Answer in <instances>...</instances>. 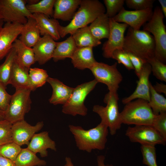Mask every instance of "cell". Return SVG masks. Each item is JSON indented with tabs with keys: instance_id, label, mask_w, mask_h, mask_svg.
<instances>
[{
	"instance_id": "cell-1",
	"label": "cell",
	"mask_w": 166,
	"mask_h": 166,
	"mask_svg": "<svg viewBox=\"0 0 166 166\" xmlns=\"http://www.w3.org/2000/svg\"><path fill=\"white\" fill-rule=\"evenodd\" d=\"M69 128L79 150L90 153L93 150H102L105 148L109 129L102 122L96 127L88 130L73 125H69Z\"/></svg>"
},
{
	"instance_id": "cell-2",
	"label": "cell",
	"mask_w": 166,
	"mask_h": 166,
	"mask_svg": "<svg viewBox=\"0 0 166 166\" xmlns=\"http://www.w3.org/2000/svg\"><path fill=\"white\" fill-rule=\"evenodd\" d=\"M70 22L65 26H58L60 38L72 35L77 30L88 26L98 16L105 13L103 4L98 0H81V4Z\"/></svg>"
},
{
	"instance_id": "cell-3",
	"label": "cell",
	"mask_w": 166,
	"mask_h": 166,
	"mask_svg": "<svg viewBox=\"0 0 166 166\" xmlns=\"http://www.w3.org/2000/svg\"><path fill=\"white\" fill-rule=\"evenodd\" d=\"M155 45L152 35L144 30L129 27L124 36L123 50L147 61L155 57Z\"/></svg>"
},
{
	"instance_id": "cell-4",
	"label": "cell",
	"mask_w": 166,
	"mask_h": 166,
	"mask_svg": "<svg viewBox=\"0 0 166 166\" xmlns=\"http://www.w3.org/2000/svg\"><path fill=\"white\" fill-rule=\"evenodd\" d=\"M120 115L122 124L151 126L156 116L148 101L140 99L125 104Z\"/></svg>"
},
{
	"instance_id": "cell-5",
	"label": "cell",
	"mask_w": 166,
	"mask_h": 166,
	"mask_svg": "<svg viewBox=\"0 0 166 166\" xmlns=\"http://www.w3.org/2000/svg\"><path fill=\"white\" fill-rule=\"evenodd\" d=\"M160 7L154 9L151 19L143 26V30L152 34L155 45V57L165 64L166 62V29L164 18Z\"/></svg>"
},
{
	"instance_id": "cell-6",
	"label": "cell",
	"mask_w": 166,
	"mask_h": 166,
	"mask_svg": "<svg viewBox=\"0 0 166 166\" xmlns=\"http://www.w3.org/2000/svg\"><path fill=\"white\" fill-rule=\"evenodd\" d=\"M119 97L117 92H109L105 96L104 102L106 104L104 107L94 105L93 111L97 113L101 118V121L108 127L111 135L116 134L121 127L120 113L118 105Z\"/></svg>"
},
{
	"instance_id": "cell-7",
	"label": "cell",
	"mask_w": 166,
	"mask_h": 166,
	"mask_svg": "<svg viewBox=\"0 0 166 166\" xmlns=\"http://www.w3.org/2000/svg\"><path fill=\"white\" fill-rule=\"evenodd\" d=\"M14 93L4 112V119L12 124L24 120L26 113L31 109L32 101L30 94L32 91L29 88L15 89Z\"/></svg>"
},
{
	"instance_id": "cell-8",
	"label": "cell",
	"mask_w": 166,
	"mask_h": 166,
	"mask_svg": "<svg viewBox=\"0 0 166 166\" xmlns=\"http://www.w3.org/2000/svg\"><path fill=\"white\" fill-rule=\"evenodd\" d=\"M97 83L94 79L74 88L70 98L62 107L63 113L73 116L77 115L85 116L87 114L88 109L84 104L85 100Z\"/></svg>"
},
{
	"instance_id": "cell-9",
	"label": "cell",
	"mask_w": 166,
	"mask_h": 166,
	"mask_svg": "<svg viewBox=\"0 0 166 166\" xmlns=\"http://www.w3.org/2000/svg\"><path fill=\"white\" fill-rule=\"evenodd\" d=\"M26 4L25 0H0V18L6 23L25 24L28 18H34Z\"/></svg>"
},
{
	"instance_id": "cell-10",
	"label": "cell",
	"mask_w": 166,
	"mask_h": 166,
	"mask_svg": "<svg viewBox=\"0 0 166 166\" xmlns=\"http://www.w3.org/2000/svg\"><path fill=\"white\" fill-rule=\"evenodd\" d=\"M117 63L109 65L101 62H95L89 69L98 82L106 85L111 92H117L122 76L117 68Z\"/></svg>"
},
{
	"instance_id": "cell-11",
	"label": "cell",
	"mask_w": 166,
	"mask_h": 166,
	"mask_svg": "<svg viewBox=\"0 0 166 166\" xmlns=\"http://www.w3.org/2000/svg\"><path fill=\"white\" fill-rule=\"evenodd\" d=\"M126 136L132 142L138 143L141 145H165L166 140L152 126L135 125L128 127Z\"/></svg>"
},
{
	"instance_id": "cell-12",
	"label": "cell",
	"mask_w": 166,
	"mask_h": 166,
	"mask_svg": "<svg viewBox=\"0 0 166 166\" xmlns=\"http://www.w3.org/2000/svg\"><path fill=\"white\" fill-rule=\"evenodd\" d=\"M110 30L107 41L102 47L103 56L107 58H111L113 52L116 49L123 50L125 32L128 26L124 23L115 21L110 18Z\"/></svg>"
},
{
	"instance_id": "cell-13",
	"label": "cell",
	"mask_w": 166,
	"mask_h": 166,
	"mask_svg": "<svg viewBox=\"0 0 166 166\" xmlns=\"http://www.w3.org/2000/svg\"><path fill=\"white\" fill-rule=\"evenodd\" d=\"M153 12L152 8L128 10L124 7L113 18L115 21L125 23L135 30H140L141 27L151 19Z\"/></svg>"
},
{
	"instance_id": "cell-14",
	"label": "cell",
	"mask_w": 166,
	"mask_h": 166,
	"mask_svg": "<svg viewBox=\"0 0 166 166\" xmlns=\"http://www.w3.org/2000/svg\"><path fill=\"white\" fill-rule=\"evenodd\" d=\"M44 125L43 121H39L32 125L24 120L12 124L13 141L20 146L28 145L34 135L41 130Z\"/></svg>"
},
{
	"instance_id": "cell-15",
	"label": "cell",
	"mask_w": 166,
	"mask_h": 166,
	"mask_svg": "<svg viewBox=\"0 0 166 166\" xmlns=\"http://www.w3.org/2000/svg\"><path fill=\"white\" fill-rule=\"evenodd\" d=\"M23 26L18 23H6L0 30V60L8 54Z\"/></svg>"
},
{
	"instance_id": "cell-16",
	"label": "cell",
	"mask_w": 166,
	"mask_h": 166,
	"mask_svg": "<svg viewBox=\"0 0 166 166\" xmlns=\"http://www.w3.org/2000/svg\"><path fill=\"white\" fill-rule=\"evenodd\" d=\"M152 72L151 66L147 62L142 69L134 92L129 96L123 98V104H125L136 99H142L148 101L150 97L149 76Z\"/></svg>"
},
{
	"instance_id": "cell-17",
	"label": "cell",
	"mask_w": 166,
	"mask_h": 166,
	"mask_svg": "<svg viewBox=\"0 0 166 166\" xmlns=\"http://www.w3.org/2000/svg\"><path fill=\"white\" fill-rule=\"evenodd\" d=\"M56 42L50 36L45 35L41 37L32 47L35 60L42 65L53 58Z\"/></svg>"
},
{
	"instance_id": "cell-18",
	"label": "cell",
	"mask_w": 166,
	"mask_h": 166,
	"mask_svg": "<svg viewBox=\"0 0 166 166\" xmlns=\"http://www.w3.org/2000/svg\"><path fill=\"white\" fill-rule=\"evenodd\" d=\"M27 146V148L35 154L39 153L42 157L47 156L48 149L57 150L56 143L47 131L35 134Z\"/></svg>"
},
{
	"instance_id": "cell-19",
	"label": "cell",
	"mask_w": 166,
	"mask_h": 166,
	"mask_svg": "<svg viewBox=\"0 0 166 166\" xmlns=\"http://www.w3.org/2000/svg\"><path fill=\"white\" fill-rule=\"evenodd\" d=\"M81 0H55L53 18L64 21H71L78 8Z\"/></svg>"
},
{
	"instance_id": "cell-20",
	"label": "cell",
	"mask_w": 166,
	"mask_h": 166,
	"mask_svg": "<svg viewBox=\"0 0 166 166\" xmlns=\"http://www.w3.org/2000/svg\"><path fill=\"white\" fill-rule=\"evenodd\" d=\"M47 82L53 89L52 96L49 99V103L55 105L65 104L70 98L74 88L67 86L56 78L49 77Z\"/></svg>"
},
{
	"instance_id": "cell-21",
	"label": "cell",
	"mask_w": 166,
	"mask_h": 166,
	"mask_svg": "<svg viewBox=\"0 0 166 166\" xmlns=\"http://www.w3.org/2000/svg\"><path fill=\"white\" fill-rule=\"evenodd\" d=\"M32 14L37 22L41 35H49L55 41L60 39L58 31L60 24L57 19L50 18V17L42 14L35 13Z\"/></svg>"
},
{
	"instance_id": "cell-22",
	"label": "cell",
	"mask_w": 166,
	"mask_h": 166,
	"mask_svg": "<svg viewBox=\"0 0 166 166\" xmlns=\"http://www.w3.org/2000/svg\"><path fill=\"white\" fill-rule=\"evenodd\" d=\"M19 39L26 45L32 48L41 38L40 30L37 22L34 18H27L23 25Z\"/></svg>"
},
{
	"instance_id": "cell-23",
	"label": "cell",
	"mask_w": 166,
	"mask_h": 166,
	"mask_svg": "<svg viewBox=\"0 0 166 166\" xmlns=\"http://www.w3.org/2000/svg\"><path fill=\"white\" fill-rule=\"evenodd\" d=\"M93 49L91 47L77 48L71 58L74 67L80 70L89 69L97 62Z\"/></svg>"
},
{
	"instance_id": "cell-24",
	"label": "cell",
	"mask_w": 166,
	"mask_h": 166,
	"mask_svg": "<svg viewBox=\"0 0 166 166\" xmlns=\"http://www.w3.org/2000/svg\"><path fill=\"white\" fill-rule=\"evenodd\" d=\"M12 47L15 49L16 59L18 63L29 70L31 66L36 62L33 48L26 45L18 39L14 41Z\"/></svg>"
},
{
	"instance_id": "cell-25",
	"label": "cell",
	"mask_w": 166,
	"mask_h": 166,
	"mask_svg": "<svg viewBox=\"0 0 166 166\" xmlns=\"http://www.w3.org/2000/svg\"><path fill=\"white\" fill-rule=\"evenodd\" d=\"M93 36L100 40L104 38H108L110 30V18L105 13L96 18L89 26Z\"/></svg>"
},
{
	"instance_id": "cell-26",
	"label": "cell",
	"mask_w": 166,
	"mask_h": 166,
	"mask_svg": "<svg viewBox=\"0 0 166 166\" xmlns=\"http://www.w3.org/2000/svg\"><path fill=\"white\" fill-rule=\"evenodd\" d=\"M77 48L94 47L101 43L92 34L88 26L77 30L72 35Z\"/></svg>"
},
{
	"instance_id": "cell-27",
	"label": "cell",
	"mask_w": 166,
	"mask_h": 166,
	"mask_svg": "<svg viewBox=\"0 0 166 166\" xmlns=\"http://www.w3.org/2000/svg\"><path fill=\"white\" fill-rule=\"evenodd\" d=\"M77 48L71 35L64 41L56 42L52 58L55 62L67 58H71Z\"/></svg>"
},
{
	"instance_id": "cell-28",
	"label": "cell",
	"mask_w": 166,
	"mask_h": 166,
	"mask_svg": "<svg viewBox=\"0 0 166 166\" xmlns=\"http://www.w3.org/2000/svg\"><path fill=\"white\" fill-rule=\"evenodd\" d=\"M9 84L15 89L30 88L29 70L21 66L18 63L16 58L13 65Z\"/></svg>"
},
{
	"instance_id": "cell-29",
	"label": "cell",
	"mask_w": 166,
	"mask_h": 166,
	"mask_svg": "<svg viewBox=\"0 0 166 166\" xmlns=\"http://www.w3.org/2000/svg\"><path fill=\"white\" fill-rule=\"evenodd\" d=\"M14 163L16 166H45V161L41 159L28 148L22 149Z\"/></svg>"
},
{
	"instance_id": "cell-30",
	"label": "cell",
	"mask_w": 166,
	"mask_h": 166,
	"mask_svg": "<svg viewBox=\"0 0 166 166\" xmlns=\"http://www.w3.org/2000/svg\"><path fill=\"white\" fill-rule=\"evenodd\" d=\"M4 62L0 65V81L6 87L9 81L13 65L16 57L15 49L12 47L6 57Z\"/></svg>"
},
{
	"instance_id": "cell-31",
	"label": "cell",
	"mask_w": 166,
	"mask_h": 166,
	"mask_svg": "<svg viewBox=\"0 0 166 166\" xmlns=\"http://www.w3.org/2000/svg\"><path fill=\"white\" fill-rule=\"evenodd\" d=\"M150 97L148 104L153 113L157 115L160 113L166 112V99L162 95L156 92L150 82Z\"/></svg>"
},
{
	"instance_id": "cell-32",
	"label": "cell",
	"mask_w": 166,
	"mask_h": 166,
	"mask_svg": "<svg viewBox=\"0 0 166 166\" xmlns=\"http://www.w3.org/2000/svg\"><path fill=\"white\" fill-rule=\"evenodd\" d=\"M29 88L32 91L42 87L47 82L49 77L47 71L38 68H30L29 70Z\"/></svg>"
},
{
	"instance_id": "cell-33",
	"label": "cell",
	"mask_w": 166,
	"mask_h": 166,
	"mask_svg": "<svg viewBox=\"0 0 166 166\" xmlns=\"http://www.w3.org/2000/svg\"><path fill=\"white\" fill-rule=\"evenodd\" d=\"M55 1V0H39L34 4H26V6L29 11L32 14H41L49 17H53Z\"/></svg>"
},
{
	"instance_id": "cell-34",
	"label": "cell",
	"mask_w": 166,
	"mask_h": 166,
	"mask_svg": "<svg viewBox=\"0 0 166 166\" xmlns=\"http://www.w3.org/2000/svg\"><path fill=\"white\" fill-rule=\"evenodd\" d=\"M151 66V71L157 79L166 81V65L155 57L147 61Z\"/></svg>"
},
{
	"instance_id": "cell-35",
	"label": "cell",
	"mask_w": 166,
	"mask_h": 166,
	"mask_svg": "<svg viewBox=\"0 0 166 166\" xmlns=\"http://www.w3.org/2000/svg\"><path fill=\"white\" fill-rule=\"evenodd\" d=\"M22 148L14 142L0 145V155L14 162Z\"/></svg>"
},
{
	"instance_id": "cell-36",
	"label": "cell",
	"mask_w": 166,
	"mask_h": 166,
	"mask_svg": "<svg viewBox=\"0 0 166 166\" xmlns=\"http://www.w3.org/2000/svg\"><path fill=\"white\" fill-rule=\"evenodd\" d=\"M140 150L143 157V164L148 166H158L155 146L141 145Z\"/></svg>"
},
{
	"instance_id": "cell-37",
	"label": "cell",
	"mask_w": 166,
	"mask_h": 166,
	"mask_svg": "<svg viewBox=\"0 0 166 166\" xmlns=\"http://www.w3.org/2000/svg\"><path fill=\"white\" fill-rule=\"evenodd\" d=\"M12 124L5 119L0 120V145L13 142Z\"/></svg>"
},
{
	"instance_id": "cell-38",
	"label": "cell",
	"mask_w": 166,
	"mask_h": 166,
	"mask_svg": "<svg viewBox=\"0 0 166 166\" xmlns=\"http://www.w3.org/2000/svg\"><path fill=\"white\" fill-rule=\"evenodd\" d=\"M106 8L105 13L109 18H113L124 7V0H104Z\"/></svg>"
},
{
	"instance_id": "cell-39",
	"label": "cell",
	"mask_w": 166,
	"mask_h": 166,
	"mask_svg": "<svg viewBox=\"0 0 166 166\" xmlns=\"http://www.w3.org/2000/svg\"><path fill=\"white\" fill-rule=\"evenodd\" d=\"M155 0H125L128 7L135 10H142L152 9Z\"/></svg>"
},
{
	"instance_id": "cell-40",
	"label": "cell",
	"mask_w": 166,
	"mask_h": 166,
	"mask_svg": "<svg viewBox=\"0 0 166 166\" xmlns=\"http://www.w3.org/2000/svg\"><path fill=\"white\" fill-rule=\"evenodd\" d=\"M111 58L121 64L128 70L134 69L127 53L122 49H116L113 52Z\"/></svg>"
},
{
	"instance_id": "cell-41",
	"label": "cell",
	"mask_w": 166,
	"mask_h": 166,
	"mask_svg": "<svg viewBox=\"0 0 166 166\" xmlns=\"http://www.w3.org/2000/svg\"><path fill=\"white\" fill-rule=\"evenodd\" d=\"M152 126L166 140V112L156 115Z\"/></svg>"
},
{
	"instance_id": "cell-42",
	"label": "cell",
	"mask_w": 166,
	"mask_h": 166,
	"mask_svg": "<svg viewBox=\"0 0 166 166\" xmlns=\"http://www.w3.org/2000/svg\"><path fill=\"white\" fill-rule=\"evenodd\" d=\"M6 87L0 81V110L4 112L8 107L12 96L6 91Z\"/></svg>"
},
{
	"instance_id": "cell-43",
	"label": "cell",
	"mask_w": 166,
	"mask_h": 166,
	"mask_svg": "<svg viewBox=\"0 0 166 166\" xmlns=\"http://www.w3.org/2000/svg\"><path fill=\"white\" fill-rule=\"evenodd\" d=\"M127 53L134 68L135 73L138 78L144 64L147 61L132 53Z\"/></svg>"
},
{
	"instance_id": "cell-44",
	"label": "cell",
	"mask_w": 166,
	"mask_h": 166,
	"mask_svg": "<svg viewBox=\"0 0 166 166\" xmlns=\"http://www.w3.org/2000/svg\"><path fill=\"white\" fill-rule=\"evenodd\" d=\"M0 166H16L13 161L0 155Z\"/></svg>"
},
{
	"instance_id": "cell-45",
	"label": "cell",
	"mask_w": 166,
	"mask_h": 166,
	"mask_svg": "<svg viewBox=\"0 0 166 166\" xmlns=\"http://www.w3.org/2000/svg\"><path fill=\"white\" fill-rule=\"evenodd\" d=\"M155 91L160 93H162L166 95V85L163 83L157 82L155 85H153Z\"/></svg>"
},
{
	"instance_id": "cell-46",
	"label": "cell",
	"mask_w": 166,
	"mask_h": 166,
	"mask_svg": "<svg viewBox=\"0 0 166 166\" xmlns=\"http://www.w3.org/2000/svg\"><path fill=\"white\" fill-rule=\"evenodd\" d=\"M105 156L103 155H100L97 157V163L98 166H113L112 164H105Z\"/></svg>"
},
{
	"instance_id": "cell-47",
	"label": "cell",
	"mask_w": 166,
	"mask_h": 166,
	"mask_svg": "<svg viewBox=\"0 0 166 166\" xmlns=\"http://www.w3.org/2000/svg\"><path fill=\"white\" fill-rule=\"evenodd\" d=\"M160 5V8L164 17H166V0H158Z\"/></svg>"
},
{
	"instance_id": "cell-48",
	"label": "cell",
	"mask_w": 166,
	"mask_h": 166,
	"mask_svg": "<svg viewBox=\"0 0 166 166\" xmlns=\"http://www.w3.org/2000/svg\"><path fill=\"white\" fill-rule=\"evenodd\" d=\"M65 164L67 166H74L71 159L69 157L65 158Z\"/></svg>"
},
{
	"instance_id": "cell-49",
	"label": "cell",
	"mask_w": 166,
	"mask_h": 166,
	"mask_svg": "<svg viewBox=\"0 0 166 166\" xmlns=\"http://www.w3.org/2000/svg\"><path fill=\"white\" fill-rule=\"evenodd\" d=\"M4 119V112L0 110V120Z\"/></svg>"
},
{
	"instance_id": "cell-50",
	"label": "cell",
	"mask_w": 166,
	"mask_h": 166,
	"mask_svg": "<svg viewBox=\"0 0 166 166\" xmlns=\"http://www.w3.org/2000/svg\"><path fill=\"white\" fill-rule=\"evenodd\" d=\"M4 21L0 18V30L2 28L4 25Z\"/></svg>"
},
{
	"instance_id": "cell-51",
	"label": "cell",
	"mask_w": 166,
	"mask_h": 166,
	"mask_svg": "<svg viewBox=\"0 0 166 166\" xmlns=\"http://www.w3.org/2000/svg\"><path fill=\"white\" fill-rule=\"evenodd\" d=\"M64 166H67V165L66 164H65Z\"/></svg>"
}]
</instances>
